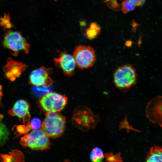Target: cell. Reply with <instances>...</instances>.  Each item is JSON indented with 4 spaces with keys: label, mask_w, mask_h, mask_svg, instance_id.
Listing matches in <instances>:
<instances>
[{
    "label": "cell",
    "mask_w": 162,
    "mask_h": 162,
    "mask_svg": "<svg viewBox=\"0 0 162 162\" xmlns=\"http://www.w3.org/2000/svg\"><path fill=\"white\" fill-rule=\"evenodd\" d=\"M137 75L134 67L130 64L119 67L113 75V82L116 87L125 92L136 84Z\"/></svg>",
    "instance_id": "6da1fadb"
},
{
    "label": "cell",
    "mask_w": 162,
    "mask_h": 162,
    "mask_svg": "<svg viewBox=\"0 0 162 162\" xmlns=\"http://www.w3.org/2000/svg\"><path fill=\"white\" fill-rule=\"evenodd\" d=\"M65 117L58 112H47L42 123V130L49 137H58L64 132L65 127Z\"/></svg>",
    "instance_id": "7a4b0ae2"
},
{
    "label": "cell",
    "mask_w": 162,
    "mask_h": 162,
    "mask_svg": "<svg viewBox=\"0 0 162 162\" xmlns=\"http://www.w3.org/2000/svg\"><path fill=\"white\" fill-rule=\"evenodd\" d=\"M100 120L86 106L77 108L74 111L72 121L74 125L83 131L94 128Z\"/></svg>",
    "instance_id": "3957f363"
},
{
    "label": "cell",
    "mask_w": 162,
    "mask_h": 162,
    "mask_svg": "<svg viewBox=\"0 0 162 162\" xmlns=\"http://www.w3.org/2000/svg\"><path fill=\"white\" fill-rule=\"evenodd\" d=\"M2 44L14 56H16L22 51L28 54L30 50V45L21 32L18 31L7 32L4 35Z\"/></svg>",
    "instance_id": "277c9868"
},
{
    "label": "cell",
    "mask_w": 162,
    "mask_h": 162,
    "mask_svg": "<svg viewBox=\"0 0 162 162\" xmlns=\"http://www.w3.org/2000/svg\"><path fill=\"white\" fill-rule=\"evenodd\" d=\"M20 143L23 146L35 150L48 149L50 143L49 137L42 130H34L21 137Z\"/></svg>",
    "instance_id": "5b68a950"
},
{
    "label": "cell",
    "mask_w": 162,
    "mask_h": 162,
    "mask_svg": "<svg viewBox=\"0 0 162 162\" xmlns=\"http://www.w3.org/2000/svg\"><path fill=\"white\" fill-rule=\"evenodd\" d=\"M67 101L68 98L65 95L50 92L42 96L39 103L46 112H58L64 109Z\"/></svg>",
    "instance_id": "8992f818"
},
{
    "label": "cell",
    "mask_w": 162,
    "mask_h": 162,
    "mask_svg": "<svg viewBox=\"0 0 162 162\" xmlns=\"http://www.w3.org/2000/svg\"><path fill=\"white\" fill-rule=\"evenodd\" d=\"M73 56L76 65L81 70L92 67L96 60L94 50L89 46L80 45L77 46Z\"/></svg>",
    "instance_id": "52a82bcc"
},
{
    "label": "cell",
    "mask_w": 162,
    "mask_h": 162,
    "mask_svg": "<svg viewBox=\"0 0 162 162\" xmlns=\"http://www.w3.org/2000/svg\"><path fill=\"white\" fill-rule=\"evenodd\" d=\"M146 112L150 122L162 128V96H157L151 100L147 104Z\"/></svg>",
    "instance_id": "ba28073f"
},
{
    "label": "cell",
    "mask_w": 162,
    "mask_h": 162,
    "mask_svg": "<svg viewBox=\"0 0 162 162\" xmlns=\"http://www.w3.org/2000/svg\"><path fill=\"white\" fill-rule=\"evenodd\" d=\"M52 71L51 69L43 66L34 70L29 75V83L34 86L49 87L53 83L50 76Z\"/></svg>",
    "instance_id": "9c48e42d"
},
{
    "label": "cell",
    "mask_w": 162,
    "mask_h": 162,
    "mask_svg": "<svg viewBox=\"0 0 162 162\" xmlns=\"http://www.w3.org/2000/svg\"><path fill=\"white\" fill-rule=\"evenodd\" d=\"M27 67L26 64L9 57L8 58L6 64L2 69L5 77L13 82L19 78Z\"/></svg>",
    "instance_id": "30bf717a"
},
{
    "label": "cell",
    "mask_w": 162,
    "mask_h": 162,
    "mask_svg": "<svg viewBox=\"0 0 162 162\" xmlns=\"http://www.w3.org/2000/svg\"><path fill=\"white\" fill-rule=\"evenodd\" d=\"M53 61L56 66L61 68L66 76H71L74 74L76 65L73 55L62 51Z\"/></svg>",
    "instance_id": "8fae6325"
},
{
    "label": "cell",
    "mask_w": 162,
    "mask_h": 162,
    "mask_svg": "<svg viewBox=\"0 0 162 162\" xmlns=\"http://www.w3.org/2000/svg\"><path fill=\"white\" fill-rule=\"evenodd\" d=\"M30 105L26 100L20 99L17 100L12 108L8 111L10 115L17 116L22 119L24 123L28 122L30 119Z\"/></svg>",
    "instance_id": "7c38bea8"
},
{
    "label": "cell",
    "mask_w": 162,
    "mask_h": 162,
    "mask_svg": "<svg viewBox=\"0 0 162 162\" xmlns=\"http://www.w3.org/2000/svg\"><path fill=\"white\" fill-rule=\"evenodd\" d=\"M147 162H162V147L158 146H152L146 157Z\"/></svg>",
    "instance_id": "4fadbf2b"
},
{
    "label": "cell",
    "mask_w": 162,
    "mask_h": 162,
    "mask_svg": "<svg viewBox=\"0 0 162 162\" xmlns=\"http://www.w3.org/2000/svg\"><path fill=\"white\" fill-rule=\"evenodd\" d=\"M101 28L97 23L92 22L90 27L86 30V34L89 40H93L97 37L100 34Z\"/></svg>",
    "instance_id": "5bb4252c"
},
{
    "label": "cell",
    "mask_w": 162,
    "mask_h": 162,
    "mask_svg": "<svg viewBox=\"0 0 162 162\" xmlns=\"http://www.w3.org/2000/svg\"><path fill=\"white\" fill-rule=\"evenodd\" d=\"M104 158L102 150L100 147H95L92 150L90 155L91 160L94 162H102Z\"/></svg>",
    "instance_id": "9a60e30c"
},
{
    "label": "cell",
    "mask_w": 162,
    "mask_h": 162,
    "mask_svg": "<svg viewBox=\"0 0 162 162\" xmlns=\"http://www.w3.org/2000/svg\"><path fill=\"white\" fill-rule=\"evenodd\" d=\"M10 132L5 125L0 120V146L5 144L9 138Z\"/></svg>",
    "instance_id": "2e32d148"
},
{
    "label": "cell",
    "mask_w": 162,
    "mask_h": 162,
    "mask_svg": "<svg viewBox=\"0 0 162 162\" xmlns=\"http://www.w3.org/2000/svg\"><path fill=\"white\" fill-rule=\"evenodd\" d=\"M121 153L119 152L116 154H113V152L105 153L104 156L106 162H122V158L121 156Z\"/></svg>",
    "instance_id": "e0dca14e"
},
{
    "label": "cell",
    "mask_w": 162,
    "mask_h": 162,
    "mask_svg": "<svg viewBox=\"0 0 162 162\" xmlns=\"http://www.w3.org/2000/svg\"><path fill=\"white\" fill-rule=\"evenodd\" d=\"M136 6L131 0H126L122 2L121 8L124 13L126 14L134 10Z\"/></svg>",
    "instance_id": "ac0fdd59"
},
{
    "label": "cell",
    "mask_w": 162,
    "mask_h": 162,
    "mask_svg": "<svg viewBox=\"0 0 162 162\" xmlns=\"http://www.w3.org/2000/svg\"><path fill=\"white\" fill-rule=\"evenodd\" d=\"M118 127L119 128V130L125 129L127 130L128 132L130 131V130H132L134 131L138 132L141 131L138 130L134 129L132 125H130L128 121L126 115H125L123 120L120 123Z\"/></svg>",
    "instance_id": "d6986e66"
},
{
    "label": "cell",
    "mask_w": 162,
    "mask_h": 162,
    "mask_svg": "<svg viewBox=\"0 0 162 162\" xmlns=\"http://www.w3.org/2000/svg\"><path fill=\"white\" fill-rule=\"evenodd\" d=\"M0 25L4 29L10 28L12 27L9 15L4 14L3 17L0 19Z\"/></svg>",
    "instance_id": "ffe728a7"
},
{
    "label": "cell",
    "mask_w": 162,
    "mask_h": 162,
    "mask_svg": "<svg viewBox=\"0 0 162 162\" xmlns=\"http://www.w3.org/2000/svg\"><path fill=\"white\" fill-rule=\"evenodd\" d=\"M34 86L33 92L36 95L42 96L50 92L51 88L49 87L43 86Z\"/></svg>",
    "instance_id": "44dd1931"
},
{
    "label": "cell",
    "mask_w": 162,
    "mask_h": 162,
    "mask_svg": "<svg viewBox=\"0 0 162 162\" xmlns=\"http://www.w3.org/2000/svg\"><path fill=\"white\" fill-rule=\"evenodd\" d=\"M29 123L32 129L34 130H38L41 128L42 123L41 120L38 118H34Z\"/></svg>",
    "instance_id": "7402d4cb"
},
{
    "label": "cell",
    "mask_w": 162,
    "mask_h": 162,
    "mask_svg": "<svg viewBox=\"0 0 162 162\" xmlns=\"http://www.w3.org/2000/svg\"><path fill=\"white\" fill-rule=\"evenodd\" d=\"M104 2L109 7L113 10H118L120 8V5L118 3L116 0H105Z\"/></svg>",
    "instance_id": "603a6c76"
},
{
    "label": "cell",
    "mask_w": 162,
    "mask_h": 162,
    "mask_svg": "<svg viewBox=\"0 0 162 162\" xmlns=\"http://www.w3.org/2000/svg\"><path fill=\"white\" fill-rule=\"evenodd\" d=\"M136 6H142L144 4L145 0H131Z\"/></svg>",
    "instance_id": "cb8c5ba5"
},
{
    "label": "cell",
    "mask_w": 162,
    "mask_h": 162,
    "mask_svg": "<svg viewBox=\"0 0 162 162\" xmlns=\"http://www.w3.org/2000/svg\"><path fill=\"white\" fill-rule=\"evenodd\" d=\"M2 86L0 85V100H1V96L2 94Z\"/></svg>",
    "instance_id": "d4e9b609"
},
{
    "label": "cell",
    "mask_w": 162,
    "mask_h": 162,
    "mask_svg": "<svg viewBox=\"0 0 162 162\" xmlns=\"http://www.w3.org/2000/svg\"><path fill=\"white\" fill-rule=\"evenodd\" d=\"M55 1H57V0H54Z\"/></svg>",
    "instance_id": "484cf974"
}]
</instances>
